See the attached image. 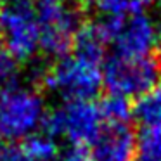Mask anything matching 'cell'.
I'll return each mask as SVG.
<instances>
[{
    "instance_id": "6da1fadb",
    "label": "cell",
    "mask_w": 161,
    "mask_h": 161,
    "mask_svg": "<svg viewBox=\"0 0 161 161\" xmlns=\"http://www.w3.org/2000/svg\"><path fill=\"white\" fill-rule=\"evenodd\" d=\"M45 116V97L35 85L14 81L0 90V137L9 144L36 133Z\"/></svg>"
},
{
    "instance_id": "7a4b0ae2",
    "label": "cell",
    "mask_w": 161,
    "mask_h": 161,
    "mask_svg": "<svg viewBox=\"0 0 161 161\" xmlns=\"http://www.w3.org/2000/svg\"><path fill=\"white\" fill-rule=\"evenodd\" d=\"M40 83L64 101H94L102 88V66L66 56L45 68Z\"/></svg>"
},
{
    "instance_id": "3957f363",
    "label": "cell",
    "mask_w": 161,
    "mask_h": 161,
    "mask_svg": "<svg viewBox=\"0 0 161 161\" xmlns=\"http://www.w3.org/2000/svg\"><path fill=\"white\" fill-rule=\"evenodd\" d=\"M161 63L154 56L121 57L114 56L102 64V87L108 94L125 99H137L159 85Z\"/></svg>"
},
{
    "instance_id": "277c9868",
    "label": "cell",
    "mask_w": 161,
    "mask_h": 161,
    "mask_svg": "<svg viewBox=\"0 0 161 161\" xmlns=\"http://www.w3.org/2000/svg\"><path fill=\"white\" fill-rule=\"evenodd\" d=\"M102 125L94 101H64L47 111L42 128L56 140H66L68 146H85L94 142Z\"/></svg>"
},
{
    "instance_id": "5b68a950",
    "label": "cell",
    "mask_w": 161,
    "mask_h": 161,
    "mask_svg": "<svg viewBox=\"0 0 161 161\" xmlns=\"http://www.w3.org/2000/svg\"><path fill=\"white\" fill-rule=\"evenodd\" d=\"M40 26V50L56 59L71 52L73 40L81 26V12L64 0H35Z\"/></svg>"
},
{
    "instance_id": "8992f818",
    "label": "cell",
    "mask_w": 161,
    "mask_h": 161,
    "mask_svg": "<svg viewBox=\"0 0 161 161\" xmlns=\"http://www.w3.org/2000/svg\"><path fill=\"white\" fill-rule=\"evenodd\" d=\"M0 42L16 61H31L40 50L35 0H12L0 9Z\"/></svg>"
},
{
    "instance_id": "52a82bcc",
    "label": "cell",
    "mask_w": 161,
    "mask_h": 161,
    "mask_svg": "<svg viewBox=\"0 0 161 161\" xmlns=\"http://www.w3.org/2000/svg\"><path fill=\"white\" fill-rule=\"evenodd\" d=\"M161 43V31L151 16L146 12L130 14L121 28L113 36L111 43L114 56L121 57H149Z\"/></svg>"
},
{
    "instance_id": "ba28073f",
    "label": "cell",
    "mask_w": 161,
    "mask_h": 161,
    "mask_svg": "<svg viewBox=\"0 0 161 161\" xmlns=\"http://www.w3.org/2000/svg\"><path fill=\"white\" fill-rule=\"evenodd\" d=\"M137 135L128 123L102 125L90 144L92 161H135Z\"/></svg>"
},
{
    "instance_id": "9c48e42d",
    "label": "cell",
    "mask_w": 161,
    "mask_h": 161,
    "mask_svg": "<svg viewBox=\"0 0 161 161\" xmlns=\"http://www.w3.org/2000/svg\"><path fill=\"white\" fill-rule=\"evenodd\" d=\"M108 45L109 43L106 40V36L97 21L81 23L80 30L75 35L73 47H71L73 54L71 56L102 66L106 61V49H108Z\"/></svg>"
},
{
    "instance_id": "30bf717a",
    "label": "cell",
    "mask_w": 161,
    "mask_h": 161,
    "mask_svg": "<svg viewBox=\"0 0 161 161\" xmlns=\"http://www.w3.org/2000/svg\"><path fill=\"white\" fill-rule=\"evenodd\" d=\"M132 118L142 130H161V85L133 101Z\"/></svg>"
},
{
    "instance_id": "8fae6325",
    "label": "cell",
    "mask_w": 161,
    "mask_h": 161,
    "mask_svg": "<svg viewBox=\"0 0 161 161\" xmlns=\"http://www.w3.org/2000/svg\"><path fill=\"white\" fill-rule=\"evenodd\" d=\"M21 149L30 161H54L59 153V144L47 132H36L23 140Z\"/></svg>"
},
{
    "instance_id": "7c38bea8",
    "label": "cell",
    "mask_w": 161,
    "mask_h": 161,
    "mask_svg": "<svg viewBox=\"0 0 161 161\" xmlns=\"http://www.w3.org/2000/svg\"><path fill=\"white\" fill-rule=\"evenodd\" d=\"M97 106L104 125H123L132 118V102L125 97L108 94Z\"/></svg>"
},
{
    "instance_id": "4fadbf2b",
    "label": "cell",
    "mask_w": 161,
    "mask_h": 161,
    "mask_svg": "<svg viewBox=\"0 0 161 161\" xmlns=\"http://www.w3.org/2000/svg\"><path fill=\"white\" fill-rule=\"evenodd\" d=\"M135 161H161V130H142L137 135Z\"/></svg>"
},
{
    "instance_id": "5bb4252c",
    "label": "cell",
    "mask_w": 161,
    "mask_h": 161,
    "mask_svg": "<svg viewBox=\"0 0 161 161\" xmlns=\"http://www.w3.org/2000/svg\"><path fill=\"white\" fill-rule=\"evenodd\" d=\"M18 78V61L0 42V90L12 85Z\"/></svg>"
},
{
    "instance_id": "9a60e30c",
    "label": "cell",
    "mask_w": 161,
    "mask_h": 161,
    "mask_svg": "<svg viewBox=\"0 0 161 161\" xmlns=\"http://www.w3.org/2000/svg\"><path fill=\"white\" fill-rule=\"evenodd\" d=\"M54 161H92L90 153L85 146H66L59 149Z\"/></svg>"
},
{
    "instance_id": "2e32d148",
    "label": "cell",
    "mask_w": 161,
    "mask_h": 161,
    "mask_svg": "<svg viewBox=\"0 0 161 161\" xmlns=\"http://www.w3.org/2000/svg\"><path fill=\"white\" fill-rule=\"evenodd\" d=\"M0 161H30L21 146L16 144H0Z\"/></svg>"
},
{
    "instance_id": "e0dca14e",
    "label": "cell",
    "mask_w": 161,
    "mask_h": 161,
    "mask_svg": "<svg viewBox=\"0 0 161 161\" xmlns=\"http://www.w3.org/2000/svg\"><path fill=\"white\" fill-rule=\"evenodd\" d=\"M11 2H12V0H0V9H2V7H5L7 4H11Z\"/></svg>"
},
{
    "instance_id": "ac0fdd59",
    "label": "cell",
    "mask_w": 161,
    "mask_h": 161,
    "mask_svg": "<svg viewBox=\"0 0 161 161\" xmlns=\"http://www.w3.org/2000/svg\"><path fill=\"white\" fill-rule=\"evenodd\" d=\"M83 2H87V4H95L97 0H83Z\"/></svg>"
},
{
    "instance_id": "d6986e66",
    "label": "cell",
    "mask_w": 161,
    "mask_h": 161,
    "mask_svg": "<svg viewBox=\"0 0 161 161\" xmlns=\"http://www.w3.org/2000/svg\"><path fill=\"white\" fill-rule=\"evenodd\" d=\"M158 49H159V63H161V43H159V47H158Z\"/></svg>"
},
{
    "instance_id": "ffe728a7",
    "label": "cell",
    "mask_w": 161,
    "mask_h": 161,
    "mask_svg": "<svg viewBox=\"0 0 161 161\" xmlns=\"http://www.w3.org/2000/svg\"><path fill=\"white\" fill-rule=\"evenodd\" d=\"M159 12H161V5H159Z\"/></svg>"
},
{
    "instance_id": "44dd1931",
    "label": "cell",
    "mask_w": 161,
    "mask_h": 161,
    "mask_svg": "<svg viewBox=\"0 0 161 161\" xmlns=\"http://www.w3.org/2000/svg\"><path fill=\"white\" fill-rule=\"evenodd\" d=\"M153 2H154V0H151V4H153Z\"/></svg>"
}]
</instances>
